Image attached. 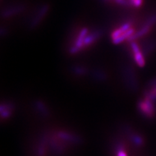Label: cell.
I'll return each mask as SVG.
<instances>
[{
	"mask_svg": "<svg viewBox=\"0 0 156 156\" xmlns=\"http://www.w3.org/2000/svg\"><path fill=\"white\" fill-rule=\"evenodd\" d=\"M49 6L48 5H42L39 9L35 16L31 21L29 25L31 28H34V27H36V25H38L40 24V22L42 21L44 17L45 16V15L47 14Z\"/></svg>",
	"mask_w": 156,
	"mask_h": 156,
	"instance_id": "3",
	"label": "cell"
},
{
	"mask_svg": "<svg viewBox=\"0 0 156 156\" xmlns=\"http://www.w3.org/2000/svg\"><path fill=\"white\" fill-rule=\"evenodd\" d=\"M24 9V7L23 5H17L15 7H12L3 11L2 12V16L4 18L10 17L12 15H16V14L20 12Z\"/></svg>",
	"mask_w": 156,
	"mask_h": 156,
	"instance_id": "6",
	"label": "cell"
},
{
	"mask_svg": "<svg viewBox=\"0 0 156 156\" xmlns=\"http://www.w3.org/2000/svg\"><path fill=\"white\" fill-rule=\"evenodd\" d=\"M139 108L141 111L149 118L154 117L155 114V107L152 103V100L146 97L143 101L139 103Z\"/></svg>",
	"mask_w": 156,
	"mask_h": 156,
	"instance_id": "2",
	"label": "cell"
},
{
	"mask_svg": "<svg viewBox=\"0 0 156 156\" xmlns=\"http://www.w3.org/2000/svg\"><path fill=\"white\" fill-rule=\"evenodd\" d=\"M135 61L137 65L140 67H144L145 66V60L143 55L142 54L141 52H138L134 53Z\"/></svg>",
	"mask_w": 156,
	"mask_h": 156,
	"instance_id": "7",
	"label": "cell"
},
{
	"mask_svg": "<svg viewBox=\"0 0 156 156\" xmlns=\"http://www.w3.org/2000/svg\"><path fill=\"white\" fill-rule=\"evenodd\" d=\"M133 140L137 145H142L143 144V139L140 136H134Z\"/></svg>",
	"mask_w": 156,
	"mask_h": 156,
	"instance_id": "10",
	"label": "cell"
},
{
	"mask_svg": "<svg viewBox=\"0 0 156 156\" xmlns=\"http://www.w3.org/2000/svg\"><path fill=\"white\" fill-rule=\"evenodd\" d=\"M117 156H127V154L124 152V151H120V152H118Z\"/></svg>",
	"mask_w": 156,
	"mask_h": 156,
	"instance_id": "12",
	"label": "cell"
},
{
	"mask_svg": "<svg viewBox=\"0 0 156 156\" xmlns=\"http://www.w3.org/2000/svg\"><path fill=\"white\" fill-rule=\"evenodd\" d=\"M101 36V31H96L93 33H91L87 35L84 39V47L89 46L93 44L94 42L97 40Z\"/></svg>",
	"mask_w": 156,
	"mask_h": 156,
	"instance_id": "5",
	"label": "cell"
},
{
	"mask_svg": "<svg viewBox=\"0 0 156 156\" xmlns=\"http://www.w3.org/2000/svg\"><path fill=\"white\" fill-rule=\"evenodd\" d=\"M152 25L148 24V22H146L144 24V25L141 27V29H140L138 31H137L136 33H135L131 36L128 39V41L129 42H131V41H135L137 39H139L140 37H142L146 34H147L148 32L150 31L151 27H152Z\"/></svg>",
	"mask_w": 156,
	"mask_h": 156,
	"instance_id": "4",
	"label": "cell"
},
{
	"mask_svg": "<svg viewBox=\"0 0 156 156\" xmlns=\"http://www.w3.org/2000/svg\"><path fill=\"white\" fill-rule=\"evenodd\" d=\"M94 76L98 79V80H104L105 78H106V76H105V73L103 74V72L100 71V70H96L94 72Z\"/></svg>",
	"mask_w": 156,
	"mask_h": 156,
	"instance_id": "9",
	"label": "cell"
},
{
	"mask_svg": "<svg viewBox=\"0 0 156 156\" xmlns=\"http://www.w3.org/2000/svg\"><path fill=\"white\" fill-rule=\"evenodd\" d=\"M89 33V30L86 27L83 28L80 31L79 34H78L76 41L74 42V45L73 46L70 47L69 49V53L72 55H74L77 53H79L81 49L84 47V39L85 36L87 35Z\"/></svg>",
	"mask_w": 156,
	"mask_h": 156,
	"instance_id": "1",
	"label": "cell"
},
{
	"mask_svg": "<svg viewBox=\"0 0 156 156\" xmlns=\"http://www.w3.org/2000/svg\"><path fill=\"white\" fill-rule=\"evenodd\" d=\"M130 1L131 3V5H132V3H133V2H134V0H130Z\"/></svg>",
	"mask_w": 156,
	"mask_h": 156,
	"instance_id": "13",
	"label": "cell"
},
{
	"mask_svg": "<svg viewBox=\"0 0 156 156\" xmlns=\"http://www.w3.org/2000/svg\"><path fill=\"white\" fill-rule=\"evenodd\" d=\"M143 0H134L132 3V5H134L137 8L140 7L142 5V4H143Z\"/></svg>",
	"mask_w": 156,
	"mask_h": 156,
	"instance_id": "11",
	"label": "cell"
},
{
	"mask_svg": "<svg viewBox=\"0 0 156 156\" xmlns=\"http://www.w3.org/2000/svg\"><path fill=\"white\" fill-rule=\"evenodd\" d=\"M73 72L77 76H83L86 73V69L83 66L77 65L73 68Z\"/></svg>",
	"mask_w": 156,
	"mask_h": 156,
	"instance_id": "8",
	"label": "cell"
}]
</instances>
